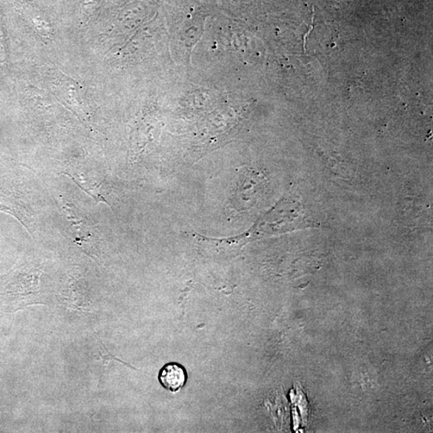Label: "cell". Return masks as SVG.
Masks as SVG:
<instances>
[{"instance_id":"6da1fadb","label":"cell","mask_w":433,"mask_h":433,"mask_svg":"<svg viewBox=\"0 0 433 433\" xmlns=\"http://www.w3.org/2000/svg\"><path fill=\"white\" fill-rule=\"evenodd\" d=\"M63 213H64L69 227L72 229V234L75 241L80 244L87 243L92 240V225L87 222V219L81 216L76 207L70 203H62Z\"/></svg>"},{"instance_id":"7a4b0ae2","label":"cell","mask_w":433,"mask_h":433,"mask_svg":"<svg viewBox=\"0 0 433 433\" xmlns=\"http://www.w3.org/2000/svg\"><path fill=\"white\" fill-rule=\"evenodd\" d=\"M186 369L180 363H169L160 370L159 380L163 387L171 393H178L186 385Z\"/></svg>"}]
</instances>
